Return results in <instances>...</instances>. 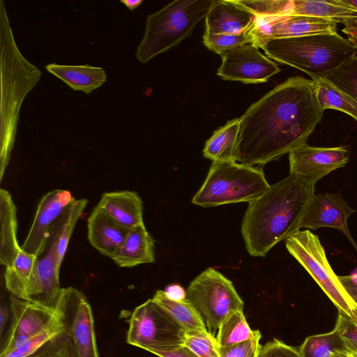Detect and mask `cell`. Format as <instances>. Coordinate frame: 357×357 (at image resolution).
<instances>
[{
	"instance_id": "15",
	"label": "cell",
	"mask_w": 357,
	"mask_h": 357,
	"mask_svg": "<svg viewBox=\"0 0 357 357\" xmlns=\"http://www.w3.org/2000/svg\"><path fill=\"white\" fill-rule=\"evenodd\" d=\"M74 199L66 190H54L45 194L38 205L33 223L21 248L39 257L45 248L55 221Z\"/></svg>"
},
{
	"instance_id": "19",
	"label": "cell",
	"mask_w": 357,
	"mask_h": 357,
	"mask_svg": "<svg viewBox=\"0 0 357 357\" xmlns=\"http://www.w3.org/2000/svg\"><path fill=\"white\" fill-rule=\"evenodd\" d=\"M90 244L102 255L110 257L122 245L128 229L120 225L96 206L87 220Z\"/></svg>"
},
{
	"instance_id": "4",
	"label": "cell",
	"mask_w": 357,
	"mask_h": 357,
	"mask_svg": "<svg viewBox=\"0 0 357 357\" xmlns=\"http://www.w3.org/2000/svg\"><path fill=\"white\" fill-rule=\"evenodd\" d=\"M259 47L271 60L297 68L312 80L325 77L357 52V45L337 33L270 39Z\"/></svg>"
},
{
	"instance_id": "11",
	"label": "cell",
	"mask_w": 357,
	"mask_h": 357,
	"mask_svg": "<svg viewBox=\"0 0 357 357\" xmlns=\"http://www.w3.org/2000/svg\"><path fill=\"white\" fill-rule=\"evenodd\" d=\"M10 322L1 342V354L19 346L28 338L43 331L56 314V307L9 296Z\"/></svg>"
},
{
	"instance_id": "28",
	"label": "cell",
	"mask_w": 357,
	"mask_h": 357,
	"mask_svg": "<svg viewBox=\"0 0 357 357\" xmlns=\"http://www.w3.org/2000/svg\"><path fill=\"white\" fill-rule=\"evenodd\" d=\"M153 299L167 310L187 333L208 332L199 313L186 298L174 300L164 290H158Z\"/></svg>"
},
{
	"instance_id": "14",
	"label": "cell",
	"mask_w": 357,
	"mask_h": 357,
	"mask_svg": "<svg viewBox=\"0 0 357 357\" xmlns=\"http://www.w3.org/2000/svg\"><path fill=\"white\" fill-rule=\"evenodd\" d=\"M347 146L315 147L307 144L289 153V174L301 176L313 183L349 162Z\"/></svg>"
},
{
	"instance_id": "47",
	"label": "cell",
	"mask_w": 357,
	"mask_h": 357,
	"mask_svg": "<svg viewBox=\"0 0 357 357\" xmlns=\"http://www.w3.org/2000/svg\"><path fill=\"white\" fill-rule=\"evenodd\" d=\"M347 357H357V355L351 353H348Z\"/></svg>"
},
{
	"instance_id": "31",
	"label": "cell",
	"mask_w": 357,
	"mask_h": 357,
	"mask_svg": "<svg viewBox=\"0 0 357 357\" xmlns=\"http://www.w3.org/2000/svg\"><path fill=\"white\" fill-rule=\"evenodd\" d=\"M317 97L324 111L327 109L339 110L357 121V102L341 91L326 78L314 80Z\"/></svg>"
},
{
	"instance_id": "23",
	"label": "cell",
	"mask_w": 357,
	"mask_h": 357,
	"mask_svg": "<svg viewBox=\"0 0 357 357\" xmlns=\"http://www.w3.org/2000/svg\"><path fill=\"white\" fill-rule=\"evenodd\" d=\"M45 69L65 82L75 91L86 94L102 86L107 81V74L102 67L89 65H60L50 63Z\"/></svg>"
},
{
	"instance_id": "9",
	"label": "cell",
	"mask_w": 357,
	"mask_h": 357,
	"mask_svg": "<svg viewBox=\"0 0 357 357\" xmlns=\"http://www.w3.org/2000/svg\"><path fill=\"white\" fill-rule=\"evenodd\" d=\"M185 298L199 313L208 333L213 337L225 318L233 311L243 310L244 307L231 281L211 267L190 282Z\"/></svg>"
},
{
	"instance_id": "6",
	"label": "cell",
	"mask_w": 357,
	"mask_h": 357,
	"mask_svg": "<svg viewBox=\"0 0 357 357\" xmlns=\"http://www.w3.org/2000/svg\"><path fill=\"white\" fill-rule=\"evenodd\" d=\"M215 0H176L149 15L136 58L145 63L178 45L206 17Z\"/></svg>"
},
{
	"instance_id": "24",
	"label": "cell",
	"mask_w": 357,
	"mask_h": 357,
	"mask_svg": "<svg viewBox=\"0 0 357 357\" xmlns=\"http://www.w3.org/2000/svg\"><path fill=\"white\" fill-rule=\"evenodd\" d=\"M240 118L218 128L206 141L203 149L206 158L213 161H236Z\"/></svg>"
},
{
	"instance_id": "37",
	"label": "cell",
	"mask_w": 357,
	"mask_h": 357,
	"mask_svg": "<svg viewBox=\"0 0 357 357\" xmlns=\"http://www.w3.org/2000/svg\"><path fill=\"white\" fill-rule=\"evenodd\" d=\"M334 330L340 335L347 351L357 355V323L338 312Z\"/></svg>"
},
{
	"instance_id": "43",
	"label": "cell",
	"mask_w": 357,
	"mask_h": 357,
	"mask_svg": "<svg viewBox=\"0 0 357 357\" xmlns=\"http://www.w3.org/2000/svg\"><path fill=\"white\" fill-rule=\"evenodd\" d=\"M164 291L167 296L172 299L183 300L185 298V291L179 284H170Z\"/></svg>"
},
{
	"instance_id": "33",
	"label": "cell",
	"mask_w": 357,
	"mask_h": 357,
	"mask_svg": "<svg viewBox=\"0 0 357 357\" xmlns=\"http://www.w3.org/2000/svg\"><path fill=\"white\" fill-rule=\"evenodd\" d=\"M324 78L357 102V52Z\"/></svg>"
},
{
	"instance_id": "18",
	"label": "cell",
	"mask_w": 357,
	"mask_h": 357,
	"mask_svg": "<svg viewBox=\"0 0 357 357\" xmlns=\"http://www.w3.org/2000/svg\"><path fill=\"white\" fill-rule=\"evenodd\" d=\"M257 15L238 1L215 0L205 17L206 33L241 34L250 31Z\"/></svg>"
},
{
	"instance_id": "26",
	"label": "cell",
	"mask_w": 357,
	"mask_h": 357,
	"mask_svg": "<svg viewBox=\"0 0 357 357\" xmlns=\"http://www.w3.org/2000/svg\"><path fill=\"white\" fill-rule=\"evenodd\" d=\"M88 203L85 198L74 199L66 207L52 229V235L56 241L57 266L60 269L73 229Z\"/></svg>"
},
{
	"instance_id": "29",
	"label": "cell",
	"mask_w": 357,
	"mask_h": 357,
	"mask_svg": "<svg viewBox=\"0 0 357 357\" xmlns=\"http://www.w3.org/2000/svg\"><path fill=\"white\" fill-rule=\"evenodd\" d=\"M298 349L302 357H347L349 353L334 329L306 337Z\"/></svg>"
},
{
	"instance_id": "20",
	"label": "cell",
	"mask_w": 357,
	"mask_h": 357,
	"mask_svg": "<svg viewBox=\"0 0 357 357\" xmlns=\"http://www.w3.org/2000/svg\"><path fill=\"white\" fill-rule=\"evenodd\" d=\"M97 206L120 225L131 229L143 225V202L134 191L107 192Z\"/></svg>"
},
{
	"instance_id": "41",
	"label": "cell",
	"mask_w": 357,
	"mask_h": 357,
	"mask_svg": "<svg viewBox=\"0 0 357 357\" xmlns=\"http://www.w3.org/2000/svg\"><path fill=\"white\" fill-rule=\"evenodd\" d=\"M151 353L159 357H198L185 346L169 351H154Z\"/></svg>"
},
{
	"instance_id": "8",
	"label": "cell",
	"mask_w": 357,
	"mask_h": 357,
	"mask_svg": "<svg viewBox=\"0 0 357 357\" xmlns=\"http://www.w3.org/2000/svg\"><path fill=\"white\" fill-rule=\"evenodd\" d=\"M285 245L326 294L338 312L357 323V305L331 267L319 236L308 229L298 231L285 240Z\"/></svg>"
},
{
	"instance_id": "2",
	"label": "cell",
	"mask_w": 357,
	"mask_h": 357,
	"mask_svg": "<svg viewBox=\"0 0 357 357\" xmlns=\"http://www.w3.org/2000/svg\"><path fill=\"white\" fill-rule=\"evenodd\" d=\"M314 185L289 174L248 203L241 234L251 256L265 257L278 243L300 231L302 218L314 195Z\"/></svg>"
},
{
	"instance_id": "45",
	"label": "cell",
	"mask_w": 357,
	"mask_h": 357,
	"mask_svg": "<svg viewBox=\"0 0 357 357\" xmlns=\"http://www.w3.org/2000/svg\"><path fill=\"white\" fill-rule=\"evenodd\" d=\"M120 2L132 11L139 7L143 3V0H121Z\"/></svg>"
},
{
	"instance_id": "7",
	"label": "cell",
	"mask_w": 357,
	"mask_h": 357,
	"mask_svg": "<svg viewBox=\"0 0 357 357\" xmlns=\"http://www.w3.org/2000/svg\"><path fill=\"white\" fill-rule=\"evenodd\" d=\"M264 172L236 161H213L192 203L203 207L250 202L270 188Z\"/></svg>"
},
{
	"instance_id": "12",
	"label": "cell",
	"mask_w": 357,
	"mask_h": 357,
	"mask_svg": "<svg viewBox=\"0 0 357 357\" xmlns=\"http://www.w3.org/2000/svg\"><path fill=\"white\" fill-rule=\"evenodd\" d=\"M258 48L253 43H248L222 54V64L217 71L218 75L225 80L245 84L268 81L280 69Z\"/></svg>"
},
{
	"instance_id": "32",
	"label": "cell",
	"mask_w": 357,
	"mask_h": 357,
	"mask_svg": "<svg viewBox=\"0 0 357 357\" xmlns=\"http://www.w3.org/2000/svg\"><path fill=\"white\" fill-rule=\"evenodd\" d=\"M49 325L38 334L32 336L13 349L0 354V357H31L47 342L55 336L62 328V320L59 309Z\"/></svg>"
},
{
	"instance_id": "27",
	"label": "cell",
	"mask_w": 357,
	"mask_h": 357,
	"mask_svg": "<svg viewBox=\"0 0 357 357\" xmlns=\"http://www.w3.org/2000/svg\"><path fill=\"white\" fill-rule=\"evenodd\" d=\"M38 258L21 248L13 263L6 267L5 285L10 294L26 300L27 287Z\"/></svg>"
},
{
	"instance_id": "35",
	"label": "cell",
	"mask_w": 357,
	"mask_h": 357,
	"mask_svg": "<svg viewBox=\"0 0 357 357\" xmlns=\"http://www.w3.org/2000/svg\"><path fill=\"white\" fill-rule=\"evenodd\" d=\"M183 346L198 357H220L215 337L208 332L187 333Z\"/></svg>"
},
{
	"instance_id": "22",
	"label": "cell",
	"mask_w": 357,
	"mask_h": 357,
	"mask_svg": "<svg viewBox=\"0 0 357 357\" xmlns=\"http://www.w3.org/2000/svg\"><path fill=\"white\" fill-rule=\"evenodd\" d=\"M17 207L8 190H0V263L10 266L21 250L17 241Z\"/></svg>"
},
{
	"instance_id": "21",
	"label": "cell",
	"mask_w": 357,
	"mask_h": 357,
	"mask_svg": "<svg viewBox=\"0 0 357 357\" xmlns=\"http://www.w3.org/2000/svg\"><path fill=\"white\" fill-rule=\"evenodd\" d=\"M154 240L144 224L129 230L122 245L110 258L120 267L155 262Z\"/></svg>"
},
{
	"instance_id": "30",
	"label": "cell",
	"mask_w": 357,
	"mask_h": 357,
	"mask_svg": "<svg viewBox=\"0 0 357 357\" xmlns=\"http://www.w3.org/2000/svg\"><path fill=\"white\" fill-rule=\"evenodd\" d=\"M259 332V330H251L243 310H237L231 312L222 322L215 340L218 347L229 346L252 339Z\"/></svg>"
},
{
	"instance_id": "1",
	"label": "cell",
	"mask_w": 357,
	"mask_h": 357,
	"mask_svg": "<svg viewBox=\"0 0 357 357\" xmlns=\"http://www.w3.org/2000/svg\"><path fill=\"white\" fill-rule=\"evenodd\" d=\"M324 112L314 80L288 78L240 117L236 162L254 166L278 160L307 144Z\"/></svg>"
},
{
	"instance_id": "40",
	"label": "cell",
	"mask_w": 357,
	"mask_h": 357,
	"mask_svg": "<svg viewBox=\"0 0 357 357\" xmlns=\"http://www.w3.org/2000/svg\"><path fill=\"white\" fill-rule=\"evenodd\" d=\"M345 291L357 305V278L354 275L338 276Z\"/></svg>"
},
{
	"instance_id": "38",
	"label": "cell",
	"mask_w": 357,
	"mask_h": 357,
	"mask_svg": "<svg viewBox=\"0 0 357 357\" xmlns=\"http://www.w3.org/2000/svg\"><path fill=\"white\" fill-rule=\"evenodd\" d=\"M261 333L253 338L236 344L218 347L220 357H258L261 346L259 344Z\"/></svg>"
},
{
	"instance_id": "34",
	"label": "cell",
	"mask_w": 357,
	"mask_h": 357,
	"mask_svg": "<svg viewBox=\"0 0 357 357\" xmlns=\"http://www.w3.org/2000/svg\"><path fill=\"white\" fill-rule=\"evenodd\" d=\"M255 42V38L252 29L241 34H213L205 32L203 36L204 45L220 55L238 46L254 44Z\"/></svg>"
},
{
	"instance_id": "46",
	"label": "cell",
	"mask_w": 357,
	"mask_h": 357,
	"mask_svg": "<svg viewBox=\"0 0 357 357\" xmlns=\"http://www.w3.org/2000/svg\"><path fill=\"white\" fill-rule=\"evenodd\" d=\"M340 1L345 6L357 10V0H340Z\"/></svg>"
},
{
	"instance_id": "16",
	"label": "cell",
	"mask_w": 357,
	"mask_h": 357,
	"mask_svg": "<svg viewBox=\"0 0 357 357\" xmlns=\"http://www.w3.org/2000/svg\"><path fill=\"white\" fill-rule=\"evenodd\" d=\"M355 212L356 211L349 206L340 192L314 194L302 218L301 229H336L347 237L357 251V245L348 228V220Z\"/></svg>"
},
{
	"instance_id": "25",
	"label": "cell",
	"mask_w": 357,
	"mask_h": 357,
	"mask_svg": "<svg viewBox=\"0 0 357 357\" xmlns=\"http://www.w3.org/2000/svg\"><path fill=\"white\" fill-rule=\"evenodd\" d=\"M291 14L325 18L342 24L346 20L357 19V10L340 0H292Z\"/></svg>"
},
{
	"instance_id": "13",
	"label": "cell",
	"mask_w": 357,
	"mask_h": 357,
	"mask_svg": "<svg viewBox=\"0 0 357 357\" xmlns=\"http://www.w3.org/2000/svg\"><path fill=\"white\" fill-rule=\"evenodd\" d=\"M337 22L309 15L257 16L252 31L257 47L270 39L336 33Z\"/></svg>"
},
{
	"instance_id": "3",
	"label": "cell",
	"mask_w": 357,
	"mask_h": 357,
	"mask_svg": "<svg viewBox=\"0 0 357 357\" xmlns=\"http://www.w3.org/2000/svg\"><path fill=\"white\" fill-rule=\"evenodd\" d=\"M0 181L14 146L19 114L26 95L41 76L40 69L20 52L13 33L4 2L0 0Z\"/></svg>"
},
{
	"instance_id": "17",
	"label": "cell",
	"mask_w": 357,
	"mask_h": 357,
	"mask_svg": "<svg viewBox=\"0 0 357 357\" xmlns=\"http://www.w3.org/2000/svg\"><path fill=\"white\" fill-rule=\"evenodd\" d=\"M51 239L45 255L38 257L29 280L26 300L56 307L62 287L59 284L60 269L57 266L56 241Z\"/></svg>"
},
{
	"instance_id": "36",
	"label": "cell",
	"mask_w": 357,
	"mask_h": 357,
	"mask_svg": "<svg viewBox=\"0 0 357 357\" xmlns=\"http://www.w3.org/2000/svg\"><path fill=\"white\" fill-rule=\"evenodd\" d=\"M257 16H279L291 14L292 0L238 1Z\"/></svg>"
},
{
	"instance_id": "10",
	"label": "cell",
	"mask_w": 357,
	"mask_h": 357,
	"mask_svg": "<svg viewBox=\"0 0 357 357\" xmlns=\"http://www.w3.org/2000/svg\"><path fill=\"white\" fill-rule=\"evenodd\" d=\"M187 332L153 298L135 308L129 320L128 344L147 351H165L184 345Z\"/></svg>"
},
{
	"instance_id": "44",
	"label": "cell",
	"mask_w": 357,
	"mask_h": 357,
	"mask_svg": "<svg viewBox=\"0 0 357 357\" xmlns=\"http://www.w3.org/2000/svg\"><path fill=\"white\" fill-rule=\"evenodd\" d=\"M9 315H10L9 305L5 304V305H1V318H0V319H1V321H0V325H1V337L3 336V333L4 327L6 325V321L8 319V318H10Z\"/></svg>"
},
{
	"instance_id": "42",
	"label": "cell",
	"mask_w": 357,
	"mask_h": 357,
	"mask_svg": "<svg viewBox=\"0 0 357 357\" xmlns=\"http://www.w3.org/2000/svg\"><path fill=\"white\" fill-rule=\"evenodd\" d=\"M342 24L344 28L342 31L348 36L351 42L357 45V19L346 20Z\"/></svg>"
},
{
	"instance_id": "5",
	"label": "cell",
	"mask_w": 357,
	"mask_h": 357,
	"mask_svg": "<svg viewBox=\"0 0 357 357\" xmlns=\"http://www.w3.org/2000/svg\"><path fill=\"white\" fill-rule=\"evenodd\" d=\"M56 307L61 331L31 357H99L93 312L84 294L62 288Z\"/></svg>"
},
{
	"instance_id": "39",
	"label": "cell",
	"mask_w": 357,
	"mask_h": 357,
	"mask_svg": "<svg viewBox=\"0 0 357 357\" xmlns=\"http://www.w3.org/2000/svg\"><path fill=\"white\" fill-rule=\"evenodd\" d=\"M258 357H302L298 348L273 339L261 347Z\"/></svg>"
}]
</instances>
